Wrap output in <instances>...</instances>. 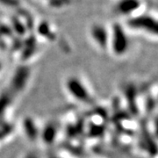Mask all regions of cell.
<instances>
[{
  "label": "cell",
  "mask_w": 158,
  "mask_h": 158,
  "mask_svg": "<svg viewBox=\"0 0 158 158\" xmlns=\"http://www.w3.org/2000/svg\"><path fill=\"white\" fill-rule=\"evenodd\" d=\"M109 43H111L113 52L117 56H124L129 49V38L125 29L118 23L113 26Z\"/></svg>",
  "instance_id": "cell-1"
},
{
  "label": "cell",
  "mask_w": 158,
  "mask_h": 158,
  "mask_svg": "<svg viewBox=\"0 0 158 158\" xmlns=\"http://www.w3.org/2000/svg\"><path fill=\"white\" fill-rule=\"evenodd\" d=\"M129 26L136 30H140L144 33L158 37V19L152 16H138L131 19Z\"/></svg>",
  "instance_id": "cell-2"
},
{
  "label": "cell",
  "mask_w": 158,
  "mask_h": 158,
  "mask_svg": "<svg viewBox=\"0 0 158 158\" xmlns=\"http://www.w3.org/2000/svg\"><path fill=\"white\" fill-rule=\"evenodd\" d=\"M90 34H91L93 40L101 48L105 49L107 48L109 40H110V36H109V33L105 26H103L101 24L93 25L90 29Z\"/></svg>",
  "instance_id": "cell-3"
},
{
  "label": "cell",
  "mask_w": 158,
  "mask_h": 158,
  "mask_svg": "<svg viewBox=\"0 0 158 158\" xmlns=\"http://www.w3.org/2000/svg\"><path fill=\"white\" fill-rule=\"evenodd\" d=\"M140 6L139 0H120L117 5L116 10L120 14H131Z\"/></svg>",
  "instance_id": "cell-4"
},
{
  "label": "cell",
  "mask_w": 158,
  "mask_h": 158,
  "mask_svg": "<svg viewBox=\"0 0 158 158\" xmlns=\"http://www.w3.org/2000/svg\"><path fill=\"white\" fill-rule=\"evenodd\" d=\"M17 12L19 13L18 17L21 19V21L24 23L26 27H33L34 26V18L32 16V14L25 8H21L19 7L17 9Z\"/></svg>",
  "instance_id": "cell-5"
},
{
  "label": "cell",
  "mask_w": 158,
  "mask_h": 158,
  "mask_svg": "<svg viewBox=\"0 0 158 158\" xmlns=\"http://www.w3.org/2000/svg\"><path fill=\"white\" fill-rule=\"evenodd\" d=\"M11 24L12 30L19 34H24L26 33L27 27H25L24 23L18 16H12L11 18Z\"/></svg>",
  "instance_id": "cell-6"
},
{
  "label": "cell",
  "mask_w": 158,
  "mask_h": 158,
  "mask_svg": "<svg viewBox=\"0 0 158 158\" xmlns=\"http://www.w3.org/2000/svg\"><path fill=\"white\" fill-rule=\"evenodd\" d=\"M38 32L42 36H45V37H48V36L53 37V35H55L54 33L51 32L49 24L46 21H42V22L40 23L39 26H38Z\"/></svg>",
  "instance_id": "cell-7"
},
{
  "label": "cell",
  "mask_w": 158,
  "mask_h": 158,
  "mask_svg": "<svg viewBox=\"0 0 158 158\" xmlns=\"http://www.w3.org/2000/svg\"><path fill=\"white\" fill-rule=\"evenodd\" d=\"M72 0H48V6L52 8L60 9L69 6Z\"/></svg>",
  "instance_id": "cell-8"
},
{
  "label": "cell",
  "mask_w": 158,
  "mask_h": 158,
  "mask_svg": "<svg viewBox=\"0 0 158 158\" xmlns=\"http://www.w3.org/2000/svg\"><path fill=\"white\" fill-rule=\"evenodd\" d=\"M0 5L7 8H16L20 7V0H0Z\"/></svg>",
  "instance_id": "cell-9"
}]
</instances>
